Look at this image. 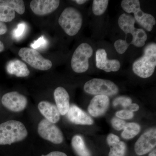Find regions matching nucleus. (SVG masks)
<instances>
[{
  "label": "nucleus",
  "instance_id": "obj_26",
  "mask_svg": "<svg viewBox=\"0 0 156 156\" xmlns=\"http://www.w3.org/2000/svg\"><path fill=\"white\" fill-rule=\"evenodd\" d=\"M129 46V43H127L126 41L121 39L116 41L114 44L115 49L119 54L125 53Z\"/></svg>",
  "mask_w": 156,
  "mask_h": 156
},
{
  "label": "nucleus",
  "instance_id": "obj_4",
  "mask_svg": "<svg viewBox=\"0 0 156 156\" xmlns=\"http://www.w3.org/2000/svg\"><path fill=\"white\" fill-rule=\"evenodd\" d=\"M135 20L132 15L126 14H122L118 20L120 28L126 35L131 34L132 40L129 45L132 44L137 48L143 47L147 38L145 31L142 29L136 28L134 27Z\"/></svg>",
  "mask_w": 156,
  "mask_h": 156
},
{
  "label": "nucleus",
  "instance_id": "obj_12",
  "mask_svg": "<svg viewBox=\"0 0 156 156\" xmlns=\"http://www.w3.org/2000/svg\"><path fill=\"white\" fill-rule=\"evenodd\" d=\"M96 66L106 72H116L120 69L121 64L117 59H108L105 50L99 49L96 52Z\"/></svg>",
  "mask_w": 156,
  "mask_h": 156
},
{
  "label": "nucleus",
  "instance_id": "obj_16",
  "mask_svg": "<svg viewBox=\"0 0 156 156\" xmlns=\"http://www.w3.org/2000/svg\"><path fill=\"white\" fill-rule=\"evenodd\" d=\"M39 111L50 122L55 124L60 119V114L56 105L48 101H41L38 105Z\"/></svg>",
  "mask_w": 156,
  "mask_h": 156
},
{
  "label": "nucleus",
  "instance_id": "obj_17",
  "mask_svg": "<svg viewBox=\"0 0 156 156\" xmlns=\"http://www.w3.org/2000/svg\"><path fill=\"white\" fill-rule=\"evenodd\" d=\"M54 97L60 114H66L70 107L69 96L67 91L63 87H58L54 91Z\"/></svg>",
  "mask_w": 156,
  "mask_h": 156
},
{
  "label": "nucleus",
  "instance_id": "obj_22",
  "mask_svg": "<svg viewBox=\"0 0 156 156\" xmlns=\"http://www.w3.org/2000/svg\"><path fill=\"white\" fill-rule=\"evenodd\" d=\"M108 0H94L92 3V10L96 16L102 15L106 11L108 6Z\"/></svg>",
  "mask_w": 156,
  "mask_h": 156
},
{
  "label": "nucleus",
  "instance_id": "obj_29",
  "mask_svg": "<svg viewBox=\"0 0 156 156\" xmlns=\"http://www.w3.org/2000/svg\"><path fill=\"white\" fill-rule=\"evenodd\" d=\"M111 123L113 128L117 131L122 130L126 124L125 121L117 118H113L112 120Z\"/></svg>",
  "mask_w": 156,
  "mask_h": 156
},
{
  "label": "nucleus",
  "instance_id": "obj_33",
  "mask_svg": "<svg viewBox=\"0 0 156 156\" xmlns=\"http://www.w3.org/2000/svg\"><path fill=\"white\" fill-rule=\"evenodd\" d=\"M8 28L4 23L0 21V35L4 34L7 32Z\"/></svg>",
  "mask_w": 156,
  "mask_h": 156
},
{
  "label": "nucleus",
  "instance_id": "obj_19",
  "mask_svg": "<svg viewBox=\"0 0 156 156\" xmlns=\"http://www.w3.org/2000/svg\"><path fill=\"white\" fill-rule=\"evenodd\" d=\"M72 146L73 149L79 156H91L82 136L75 135L72 140Z\"/></svg>",
  "mask_w": 156,
  "mask_h": 156
},
{
  "label": "nucleus",
  "instance_id": "obj_8",
  "mask_svg": "<svg viewBox=\"0 0 156 156\" xmlns=\"http://www.w3.org/2000/svg\"><path fill=\"white\" fill-rule=\"evenodd\" d=\"M19 56L23 60L31 66L40 70H48L52 66V62L46 59L37 50L32 48H21L18 52Z\"/></svg>",
  "mask_w": 156,
  "mask_h": 156
},
{
  "label": "nucleus",
  "instance_id": "obj_20",
  "mask_svg": "<svg viewBox=\"0 0 156 156\" xmlns=\"http://www.w3.org/2000/svg\"><path fill=\"white\" fill-rule=\"evenodd\" d=\"M0 6L9 7L21 15L25 12L24 2L21 0H0Z\"/></svg>",
  "mask_w": 156,
  "mask_h": 156
},
{
  "label": "nucleus",
  "instance_id": "obj_11",
  "mask_svg": "<svg viewBox=\"0 0 156 156\" xmlns=\"http://www.w3.org/2000/svg\"><path fill=\"white\" fill-rule=\"evenodd\" d=\"M3 105L14 112L22 111L27 105V98L17 92H12L3 95L2 99Z\"/></svg>",
  "mask_w": 156,
  "mask_h": 156
},
{
  "label": "nucleus",
  "instance_id": "obj_5",
  "mask_svg": "<svg viewBox=\"0 0 156 156\" xmlns=\"http://www.w3.org/2000/svg\"><path fill=\"white\" fill-rule=\"evenodd\" d=\"M122 8L128 13H133L134 18L138 23L148 31H151L156 23L153 15L144 13L140 9L138 0H123L121 3Z\"/></svg>",
  "mask_w": 156,
  "mask_h": 156
},
{
  "label": "nucleus",
  "instance_id": "obj_23",
  "mask_svg": "<svg viewBox=\"0 0 156 156\" xmlns=\"http://www.w3.org/2000/svg\"><path fill=\"white\" fill-rule=\"evenodd\" d=\"M15 17V11L9 7L0 6V21L9 22L13 20Z\"/></svg>",
  "mask_w": 156,
  "mask_h": 156
},
{
  "label": "nucleus",
  "instance_id": "obj_14",
  "mask_svg": "<svg viewBox=\"0 0 156 156\" xmlns=\"http://www.w3.org/2000/svg\"><path fill=\"white\" fill-rule=\"evenodd\" d=\"M109 98L106 95H95L91 101L88 108L89 114L94 117L104 114L109 105Z\"/></svg>",
  "mask_w": 156,
  "mask_h": 156
},
{
  "label": "nucleus",
  "instance_id": "obj_36",
  "mask_svg": "<svg viewBox=\"0 0 156 156\" xmlns=\"http://www.w3.org/2000/svg\"><path fill=\"white\" fill-rule=\"evenodd\" d=\"M5 49V47L2 42L0 41V52H2Z\"/></svg>",
  "mask_w": 156,
  "mask_h": 156
},
{
  "label": "nucleus",
  "instance_id": "obj_28",
  "mask_svg": "<svg viewBox=\"0 0 156 156\" xmlns=\"http://www.w3.org/2000/svg\"><path fill=\"white\" fill-rule=\"evenodd\" d=\"M48 44V41L47 40L45 39L44 37L43 36H42L39 38L36 41H34L30 45L32 49L34 50L37 49H43V48H46Z\"/></svg>",
  "mask_w": 156,
  "mask_h": 156
},
{
  "label": "nucleus",
  "instance_id": "obj_9",
  "mask_svg": "<svg viewBox=\"0 0 156 156\" xmlns=\"http://www.w3.org/2000/svg\"><path fill=\"white\" fill-rule=\"evenodd\" d=\"M38 132L43 139L54 144H60L64 139L63 134L59 128L46 119H43L39 123Z\"/></svg>",
  "mask_w": 156,
  "mask_h": 156
},
{
  "label": "nucleus",
  "instance_id": "obj_34",
  "mask_svg": "<svg viewBox=\"0 0 156 156\" xmlns=\"http://www.w3.org/2000/svg\"><path fill=\"white\" fill-rule=\"evenodd\" d=\"M129 110L131 112H136L139 109V106L136 103H131L130 106L128 107Z\"/></svg>",
  "mask_w": 156,
  "mask_h": 156
},
{
  "label": "nucleus",
  "instance_id": "obj_15",
  "mask_svg": "<svg viewBox=\"0 0 156 156\" xmlns=\"http://www.w3.org/2000/svg\"><path fill=\"white\" fill-rule=\"evenodd\" d=\"M67 114L69 121L76 125L89 126L93 124L92 118L76 105H73L70 106Z\"/></svg>",
  "mask_w": 156,
  "mask_h": 156
},
{
  "label": "nucleus",
  "instance_id": "obj_3",
  "mask_svg": "<svg viewBox=\"0 0 156 156\" xmlns=\"http://www.w3.org/2000/svg\"><path fill=\"white\" fill-rule=\"evenodd\" d=\"M83 16L76 8L68 7L63 10L58 19L59 25L70 36L76 35L83 24Z\"/></svg>",
  "mask_w": 156,
  "mask_h": 156
},
{
  "label": "nucleus",
  "instance_id": "obj_2",
  "mask_svg": "<svg viewBox=\"0 0 156 156\" xmlns=\"http://www.w3.org/2000/svg\"><path fill=\"white\" fill-rule=\"evenodd\" d=\"M28 132L22 123L10 120L0 124V145L11 144L25 139Z\"/></svg>",
  "mask_w": 156,
  "mask_h": 156
},
{
  "label": "nucleus",
  "instance_id": "obj_10",
  "mask_svg": "<svg viewBox=\"0 0 156 156\" xmlns=\"http://www.w3.org/2000/svg\"><path fill=\"white\" fill-rule=\"evenodd\" d=\"M156 145V128L146 131L135 143L134 151L136 154L142 156L149 152Z\"/></svg>",
  "mask_w": 156,
  "mask_h": 156
},
{
  "label": "nucleus",
  "instance_id": "obj_31",
  "mask_svg": "<svg viewBox=\"0 0 156 156\" xmlns=\"http://www.w3.org/2000/svg\"><path fill=\"white\" fill-rule=\"evenodd\" d=\"M107 141L110 147L114 144H116L120 141L119 137L113 134H109L107 138Z\"/></svg>",
  "mask_w": 156,
  "mask_h": 156
},
{
  "label": "nucleus",
  "instance_id": "obj_35",
  "mask_svg": "<svg viewBox=\"0 0 156 156\" xmlns=\"http://www.w3.org/2000/svg\"><path fill=\"white\" fill-rule=\"evenodd\" d=\"M74 2H76L79 5H82L86 3V2H87V1H85V0H75V1H74Z\"/></svg>",
  "mask_w": 156,
  "mask_h": 156
},
{
  "label": "nucleus",
  "instance_id": "obj_21",
  "mask_svg": "<svg viewBox=\"0 0 156 156\" xmlns=\"http://www.w3.org/2000/svg\"><path fill=\"white\" fill-rule=\"evenodd\" d=\"M140 131V126L137 123H126L122 132V136L125 139H131L136 136Z\"/></svg>",
  "mask_w": 156,
  "mask_h": 156
},
{
  "label": "nucleus",
  "instance_id": "obj_1",
  "mask_svg": "<svg viewBox=\"0 0 156 156\" xmlns=\"http://www.w3.org/2000/svg\"><path fill=\"white\" fill-rule=\"evenodd\" d=\"M156 66V44H149L145 47L143 55L133 64L135 74L142 78L150 77L153 74Z\"/></svg>",
  "mask_w": 156,
  "mask_h": 156
},
{
  "label": "nucleus",
  "instance_id": "obj_18",
  "mask_svg": "<svg viewBox=\"0 0 156 156\" xmlns=\"http://www.w3.org/2000/svg\"><path fill=\"white\" fill-rule=\"evenodd\" d=\"M7 72L18 77H24L29 75L30 70L24 62L18 59L11 60L6 66Z\"/></svg>",
  "mask_w": 156,
  "mask_h": 156
},
{
  "label": "nucleus",
  "instance_id": "obj_37",
  "mask_svg": "<svg viewBox=\"0 0 156 156\" xmlns=\"http://www.w3.org/2000/svg\"><path fill=\"white\" fill-rule=\"evenodd\" d=\"M148 156H156V149L152 151L149 154Z\"/></svg>",
  "mask_w": 156,
  "mask_h": 156
},
{
  "label": "nucleus",
  "instance_id": "obj_13",
  "mask_svg": "<svg viewBox=\"0 0 156 156\" xmlns=\"http://www.w3.org/2000/svg\"><path fill=\"white\" fill-rule=\"evenodd\" d=\"M59 3L58 0H33L30 2V8L35 14L42 16L54 12Z\"/></svg>",
  "mask_w": 156,
  "mask_h": 156
},
{
  "label": "nucleus",
  "instance_id": "obj_25",
  "mask_svg": "<svg viewBox=\"0 0 156 156\" xmlns=\"http://www.w3.org/2000/svg\"><path fill=\"white\" fill-rule=\"evenodd\" d=\"M27 26L24 22H21L17 25V27L13 32V37L16 40H20L23 36L26 31Z\"/></svg>",
  "mask_w": 156,
  "mask_h": 156
},
{
  "label": "nucleus",
  "instance_id": "obj_24",
  "mask_svg": "<svg viewBox=\"0 0 156 156\" xmlns=\"http://www.w3.org/2000/svg\"><path fill=\"white\" fill-rule=\"evenodd\" d=\"M108 156H124L126 151V145L125 142H119L110 147Z\"/></svg>",
  "mask_w": 156,
  "mask_h": 156
},
{
  "label": "nucleus",
  "instance_id": "obj_27",
  "mask_svg": "<svg viewBox=\"0 0 156 156\" xmlns=\"http://www.w3.org/2000/svg\"><path fill=\"white\" fill-rule=\"evenodd\" d=\"M132 103L131 98L125 96H120L116 98L113 102L114 106H116L121 105L125 108H127Z\"/></svg>",
  "mask_w": 156,
  "mask_h": 156
},
{
  "label": "nucleus",
  "instance_id": "obj_6",
  "mask_svg": "<svg viewBox=\"0 0 156 156\" xmlns=\"http://www.w3.org/2000/svg\"><path fill=\"white\" fill-rule=\"evenodd\" d=\"M84 89L90 95L107 96L116 95L119 92V87L113 82L98 78L87 82L84 85Z\"/></svg>",
  "mask_w": 156,
  "mask_h": 156
},
{
  "label": "nucleus",
  "instance_id": "obj_32",
  "mask_svg": "<svg viewBox=\"0 0 156 156\" xmlns=\"http://www.w3.org/2000/svg\"><path fill=\"white\" fill-rule=\"evenodd\" d=\"M42 156H67L66 154L60 151L51 152L50 153L46 155H42Z\"/></svg>",
  "mask_w": 156,
  "mask_h": 156
},
{
  "label": "nucleus",
  "instance_id": "obj_30",
  "mask_svg": "<svg viewBox=\"0 0 156 156\" xmlns=\"http://www.w3.org/2000/svg\"><path fill=\"white\" fill-rule=\"evenodd\" d=\"M116 116L121 119H130L134 117V114L133 112L128 110H122L117 112L115 114Z\"/></svg>",
  "mask_w": 156,
  "mask_h": 156
},
{
  "label": "nucleus",
  "instance_id": "obj_7",
  "mask_svg": "<svg viewBox=\"0 0 156 156\" xmlns=\"http://www.w3.org/2000/svg\"><path fill=\"white\" fill-rule=\"evenodd\" d=\"M93 54V49L87 43L79 45L74 52L71 60V66L76 73L87 71L89 67V59Z\"/></svg>",
  "mask_w": 156,
  "mask_h": 156
}]
</instances>
